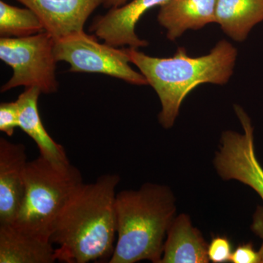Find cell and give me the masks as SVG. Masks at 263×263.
<instances>
[{"instance_id":"1","label":"cell","mask_w":263,"mask_h":263,"mask_svg":"<svg viewBox=\"0 0 263 263\" xmlns=\"http://www.w3.org/2000/svg\"><path fill=\"white\" fill-rule=\"evenodd\" d=\"M120 180L118 175H103L84 183L71 198L50 238L57 245V261L109 262L117 241L116 190Z\"/></svg>"},{"instance_id":"2","label":"cell","mask_w":263,"mask_h":263,"mask_svg":"<svg viewBox=\"0 0 263 263\" xmlns=\"http://www.w3.org/2000/svg\"><path fill=\"white\" fill-rule=\"evenodd\" d=\"M131 64L136 65L160 99L158 119L162 127L174 125L184 99L200 85H224L233 73L238 51L228 41H219L210 53L192 57L185 48L174 57H150L138 48H126Z\"/></svg>"},{"instance_id":"3","label":"cell","mask_w":263,"mask_h":263,"mask_svg":"<svg viewBox=\"0 0 263 263\" xmlns=\"http://www.w3.org/2000/svg\"><path fill=\"white\" fill-rule=\"evenodd\" d=\"M117 237L109 263H160L176 216V197L167 185L146 183L117 194Z\"/></svg>"},{"instance_id":"4","label":"cell","mask_w":263,"mask_h":263,"mask_svg":"<svg viewBox=\"0 0 263 263\" xmlns=\"http://www.w3.org/2000/svg\"><path fill=\"white\" fill-rule=\"evenodd\" d=\"M84 183L81 171L70 161L53 162L41 155L29 161L25 193L12 226L27 234L51 241L57 219Z\"/></svg>"},{"instance_id":"5","label":"cell","mask_w":263,"mask_h":263,"mask_svg":"<svg viewBox=\"0 0 263 263\" xmlns=\"http://www.w3.org/2000/svg\"><path fill=\"white\" fill-rule=\"evenodd\" d=\"M0 60L13 69L2 92L19 86L37 87L46 95L58 90L54 39L45 31L28 37L0 38Z\"/></svg>"},{"instance_id":"6","label":"cell","mask_w":263,"mask_h":263,"mask_svg":"<svg viewBox=\"0 0 263 263\" xmlns=\"http://www.w3.org/2000/svg\"><path fill=\"white\" fill-rule=\"evenodd\" d=\"M98 39L84 30L54 40L55 58L57 62L68 63L69 72L103 74L129 84L148 85L144 76L132 68L126 48L101 43Z\"/></svg>"},{"instance_id":"7","label":"cell","mask_w":263,"mask_h":263,"mask_svg":"<svg viewBox=\"0 0 263 263\" xmlns=\"http://www.w3.org/2000/svg\"><path fill=\"white\" fill-rule=\"evenodd\" d=\"M234 110L243 133L223 132L214 165L221 179L247 185L263 200V168L256 155L254 128L248 114L238 105Z\"/></svg>"},{"instance_id":"8","label":"cell","mask_w":263,"mask_h":263,"mask_svg":"<svg viewBox=\"0 0 263 263\" xmlns=\"http://www.w3.org/2000/svg\"><path fill=\"white\" fill-rule=\"evenodd\" d=\"M167 1L133 0L122 7L110 8L105 15L95 17L89 31L99 40L114 47H146L148 42L138 37L136 24L148 10L162 6Z\"/></svg>"},{"instance_id":"9","label":"cell","mask_w":263,"mask_h":263,"mask_svg":"<svg viewBox=\"0 0 263 263\" xmlns=\"http://www.w3.org/2000/svg\"><path fill=\"white\" fill-rule=\"evenodd\" d=\"M27 152L22 143L0 138V224H12L25 193Z\"/></svg>"},{"instance_id":"10","label":"cell","mask_w":263,"mask_h":263,"mask_svg":"<svg viewBox=\"0 0 263 263\" xmlns=\"http://www.w3.org/2000/svg\"><path fill=\"white\" fill-rule=\"evenodd\" d=\"M37 14L54 40L84 30L90 15L105 0H17Z\"/></svg>"},{"instance_id":"11","label":"cell","mask_w":263,"mask_h":263,"mask_svg":"<svg viewBox=\"0 0 263 263\" xmlns=\"http://www.w3.org/2000/svg\"><path fill=\"white\" fill-rule=\"evenodd\" d=\"M216 3L217 0H168L160 6L157 20L167 39L175 41L189 29L215 23Z\"/></svg>"},{"instance_id":"12","label":"cell","mask_w":263,"mask_h":263,"mask_svg":"<svg viewBox=\"0 0 263 263\" xmlns=\"http://www.w3.org/2000/svg\"><path fill=\"white\" fill-rule=\"evenodd\" d=\"M209 245L190 216L181 214L171 223L160 263H208Z\"/></svg>"},{"instance_id":"13","label":"cell","mask_w":263,"mask_h":263,"mask_svg":"<svg viewBox=\"0 0 263 263\" xmlns=\"http://www.w3.org/2000/svg\"><path fill=\"white\" fill-rule=\"evenodd\" d=\"M56 261V249L49 240L27 234L12 224H0V263Z\"/></svg>"},{"instance_id":"14","label":"cell","mask_w":263,"mask_h":263,"mask_svg":"<svg viewBox=\"0 0 263 263\" xmlns=\"http://www.w3.org/2000/svg\"><path fill=\"white\" fill-rule=\"evenodd\" d=\"M41 93L38 88L30 87L26 88L19 95L16 100L18 127L36 143L40 155L53 162H69L64 147L53 141L43 125L38 110V99Z\"/></svg>"},{"instance_id":"15","label":"cell","mask_w":263,"mask_h":263,"mask_svg":"<svg viewBox=\"0 0 263 263\" xmlns=\"http://www.w3.org/2000/svg\"><path fill=\"white\" fill-rule=\"evenodd\" d=\"M263 22V0H217L215 23L233 41L243 42Z\"/></svg>"},{"instance_id":"16","label":"cell","mask_w":263,"mask_h":263,"mask_svg":"<svg viewBox=\"0 0 263 263\" xmlns=\"http://www.w3.org/2000/svg\"><path fill=\"white\" fill-rule=\"evenodd\" d=\"M44 31L37 14L30 8L13 6L0 1V36L1 37H28Z\"/></svg>"},{"instance_id":"17","label":"cell","mask_w":263,"mask_h":263,"mask_svg":"<svg viewBox=\"0 0 263 263\" xmlns=\"http://www.w3.org/2000/svg\"><path fill=\"white\" fill-rule=\"evenodd\" d=\"M18 126V107L16 100L2 103L0 105V131L10 137L14 134L15 129Z\"/></svg>"},{"instance_id":"18","label":"cell","mask_w":263,"mask_h":263,"mask_svg":"<svg viewBox=\"0 0 263 263\" xmlns=\"http://www.w3.org/2000/svg\"><path fill=\"white\" fill-rule=\"evenodd\" d=\"M226 236H215L211 240L208 248L209 260L214 263L230 262L233 249Z\"/></svg>"},{"instance_id":"19","label":"cell","mask_w":263,"mask_h":263,"mask_svg":"<svg viewBox=\"0 0 263 263\" xmlns=\"http://www.w3.org/2000/svg\"><path fill=\"white\" fill-rule=\"evenodd\" d=\"M230 262L233 263H261L259 249L256 251L252 242L243 243L237 247L232 253Z\"/></svg>"},{"instance_id":"20","label":"cell","mask_w":263,"mask_h":263,"mask_svg":"<svg viewBox=\"0 0 263 263\" xmlns=\"http://www.w3.org/2000/svg\"><path fill=\"white\" fill-rule=\"evenodd\" d=\"M251 229L262 240V245L259 251L261 253V263H263V206H257L256 209Z\"/></svg>"},{"instance_id":"21","label":"cell","mask_w":263,"mask_h":263,"mask_svg":"<svg viewBox=\"0 0 263 263\" xmlns=\"http://www.w3.org/2000/svg\"><path fill=\"white\" fill-rule=\"evenodd\" d=\"M128 0H105L103 6L105 8H119L127 4Z\"/></svg>"}]
</instances>
